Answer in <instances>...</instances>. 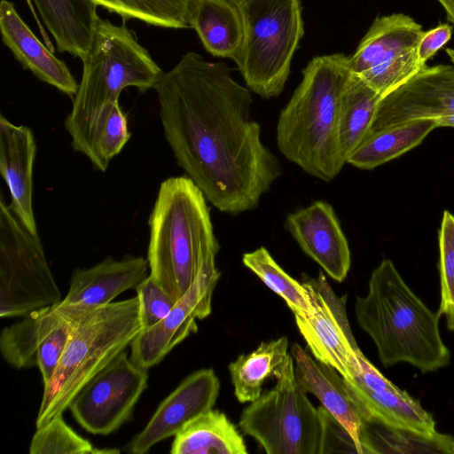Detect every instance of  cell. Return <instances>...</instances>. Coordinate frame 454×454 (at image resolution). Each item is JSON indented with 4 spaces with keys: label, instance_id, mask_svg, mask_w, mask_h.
Masks as SVG:
<instances>
[{
    "label": "cell",
    "instance_id": "obj_16",
    "mask_svg": "<svg viewBox=\"0 0 454 454\" xmlns=\"http://www.w3.org/2000/svg\"><path fill=\"white\" fill-rule=\"evenodd\" d=\"M285 228L301 250L335 281L342 282L350 269L348 240L333 207L324 200L289 213Z\"/></svg>",
    "mask_w": 454,
    "mask_h": 454
},
{
    "label": "cell",
    "instance_id": "obj_2",
    "mask_svg": "<svg viewBox=\"0 0 454 454\" xmlns=\"http://www.w3.org/2000/svg\"><path fill=\"white\" fill-rule=\"evenodd\" d=\"M277 123V145L285 158L325 182L334 179L347 163L340 145L342 95L352 74L349 57L317 56Z\"/></svg>",
    "mask_w": 454,
    "mask_h": 454
},
{
    "label": "cell",
    "instance_id": "obj_3",
    "mask_svg": "<svg viewBox=\"0 0 454 454\" xmlns=\"http://www.w3.org/2000/svg\"><path fill=\"white\" fill-rule=\"evenodd\" d=\"M355 314L385 367L407 363L427 373L450 364L441 316L411 289L391 260H382L372 270L366 294L356 298Z\"/></svg>",
    "mask_w": 454,
    "mask_h": 454
},
{
    "label": "cell",
    "instance_id": "obj_40",
    "mask_svg": "<svg viewBox=\"0 0 454 454\" xmlns=\"http://www.w3.org/2000/svg\"><path fill=\"white\" fill-rule=\"evenodd\" d=\"M453 454H454V446H453Z\"/></svg>",
    "mask_w": 454,
    "mask_h": 454
},
{
    "label": "cell",
    "instance_id": "obj_10",
    "mask_svg": "<svg viewBox=\"0 0 454 454\" xmlns=\"http://www.w3.org/2000/svg\"><path fill=\"white\" fill-rule=\"evenodd\" d=\"M147 385V370L124 350L80 389L68 409L87 432L107 435L132 418Z\"/></svg>",
    "mask_w": 454,
    "mask_h": 454
},
{
    "label": "cell",
    "instance_id": "obj_38",
    "mask_svg": "<svg viewBox=\"0 0 454 454\" xmlns=\"http://www.w3.org/2000/svg\"><path fill=\"white\" fill-rule=\"evenodd\" d=\"M437 128L438 127H453L454 128V115L443 116L434 119Z\"/></svg>",
    "mask_w": 454,
    "mask_h": 454
},
{
    "label": "cell",
    "instance_id": "obj_28",
    "mask_svg": "<svg viewBox=\"0 0 454 454\" xmlns=\"http://www.w3.org/2000/svg\"><path fill=\"white\" fill-rule=\"evenodd\" d=\"M380 99L371 86L352 73L342 95L339 124L340 145L346 161L369 133Z\"/></svg>",
    "mask_w": 454,
    "mask_h": 454
},
{
    "label": "cell",
    "instance_id": "obj_36",
    "mask_svg": "<svg viewBox=\"0 0 454 454\" xmlns=\"http://www.w3.org/2000/svg\"><path fill=\"white\" fill-rule=\"evenodd\" d=\"M451 35L452 27L448 23L439 24L423 32L417 48L418 59L421 67L427 66V62L450 41Z\"/></svg>",
    "mask_w": 454,
    "mask_h": 454
},
{
    "label": "cell",
    "instance_id": "obj_6",
    "mask_svg": "<svg viewBox=\"0 0 454 454\" xmlns=\"http://www.w3.org/2000/svg\"><path fill=\"white\" fill-rule=\"evenodd\" d=\"M82 74L65 128L73 148L82 152L101 114L119 102L121 90L154 89L163 71L123 23L98 18L90 46L82 60Z\"/></svg>",
    "mask_w": 454,
    "mask_h": 454
},
{
    "label": "cell",
    "instance_id": "obj_23",
    "mask_svg": "<svg viewBox=\"0 0 454 454\" xmlns=\"http://www.w3.org/2000/svg\"><path fill=\"white\" fill-rule=\"evenodd\" d=\"M191 27L209 53L236 61L244 35L242 16L236 4L230 0H197Z\"/></svg>",
    "mask_w": 454,
    "mask_h": 454
},
{
    "label": "cell",
    "instance_id": "obj_20",
    "mask_svg": "<svg viewBox=\"0 0 454 454\" xmlns=\"http://www.w3.org/2000/svg\"><path fill=\"white\" fill-rule=\"evenodd\" d=\"M36 144L30 128L0 115V172L11 195L10 206L33 234H38L33 210V168Z\"/></svg>",
    "mask_w": 454,
    "mask_h": 454
},
{
    "label": "cell",
    "instance_id": "obj_14",
    "mask_svg": "<svg viewBox=\"0 0 454 454\" xmlns=\"http://www.w3.org/2000/svg\"><path fill=\"white\" fill-rule=\"evenodd\" d=\"M220 276L216 267L201 273L166 317L150 328L142 329L129 346L132 362L148 370L196 333V321L211 313L212 297Z\"/></svg>",
    "mask_w": 454,
    "mask_h": 454
},
{
    "label": "cell",
    "instance_id": "obj_22",
    "mask_svg": "<svg viewBox=\"0 0 454 454\" xmlns=\"http://www.w3.org/2000/svg\"><path fill=\"white\" fill-rule=\"evenodd\" d=\"M30 2V0H27ZM57 50L82 60L87 54L99 16L91 0H33Z\"/></svg>",
    "mask_w": 454,
    "mask_h": 454
},
{
    "label": "cell",
    "instance_id": "obj_7",
    "mask_svg": "<svg viewBox=\"0 0 454 454\" xmlns=\"http://www.w3.org/2000/svg\"><path fill=\"white\" fill-rule=\"evenodd\" d=\"M244 26L236 64L248 89L263 98L286 85L304 29L300 0H243Z\"/></svg>",
    "mask_w": 454,
    "mask_h": 454
},
{
    "label": "cell",
    "instance_id": "obj_12",
    "mask_svg": "<svg viewBox=\"0 0 454 454\" xmlns=\"http://www.w3.org/2000/svg\"><path fill=\"white\" fill-rule=\"evenodd\" d=\"M0 333V352L17 370L38 366L43 386L52 379L72 332L69 316L56 305L35 310Z\"/></svg>",
    "mask_w": 454,
    "mask_h": 454
},
{
    "label": "cell",
    "instance_id": "obj_29",
    "mask_svg": "<svg viewBox=\"0 0 454 454\" xmlns=\"http://www.w3.org/2000/svg\"><path fill=\"white\" fill-rule=\"evenodd\" d=\"M121 17L166 28L191 27V16L197 0H91Z\"/></svg>",
    "mask_w": 454,
    "mask_h": 454
},
{
    "label": "cell",
    "instance_id": "obj_4",
    "mask_svg": "<svg viewBox=\"0 0 454 454\" xmlns=\"http://www.w3.org/2000/svg\"><path fill=\"white\" fill-rule=\"evenodd\" d=\"M207 201L187 176L168 177L149 216V275L176 301L201 273L216 267L220 246Z\"/></svg>",
    "mask_w": 454,
    "mask_h": 454
},
{
    "label": "cell",
    "instance_id": "obj_33",
    "mask_svg": "<svg viewBox=\"0 0 454 454\" xmlns=\"http://www.w3.org/2000/svg\"><path fill=\"white\" fill-rule=\"evenodd\" d=\"M417 48L399 51L358 75L383 98L423 68L418 59Z\"/></svg>",
    "mask_w": 454,
    "mask_h": 454
},
{
    "label": "cell",
    "instance_id": "obj_5",
    "mask_svg": "<svg viewBox=\"0 0 454 454\" xmlns=\"http://www.w3.org/2000/svg\"><path fill=\"white\" fill-rule=\"evenodd\" d=\"M57 305L69 316L72 332L52 379L43 386L36 428L63 414L80 389L142 330L137 296L97 309Z\"/></svg>",
    "mask_w": 454,
    "mask_h": 454
},
{
    "label": "cell",
    "instance_id": "obj_8",
    "mask_svg": "<svg viewBox=\"0 0 454 454\" xmlns=\"http://www.w3.org/2000/svg\"><path fill=\"white\" fill-rule=\"evenodd\" d=\"M327 417L298 385L291 357L275 387L243 410L239 426L268 454H324Z\"/></svg>",
    "mask_w": 454,
    "mask_h": 454
},
{
    "label": "cell",
    "instance_id": "obj_17",
    "mask_svg": "<svg viewBox=\"0 0 454 454\" xmlns=\"http://www.w3.org/2000/svg\"><path fill=\"white\" fill-rule=\"evenodd\" d=\"M344 381L364 422L431 440L447 435L437 432L433 416L397 386L374 390Z\"/></svg>",
    "mask_w": 454,
    "mask_h": 454
},
{
    "label": "cell",
    "instance_id": "obj_32",
    "mask_svg": "<svg viewBox=\"0 0 454 454\" xmlns=\"http://www.w3.org/2000/svg\"><path fill=\"white\" fill-rule=\"evenodd\" d=\"M117 449H98L79 435L59 414L37 427L29 445L30 454H111Z\"/></svg>",
    "mask_w": 454,
    "mask_h": 454
},
{
    "label": "cell",
    "instance_id": "obj_26",
    "mask_svg": "<svg viewBox=\"0 0 454 454\" xmlns=\"http://www.w3.org/2000/svg\"><path fill=\"white\" fill-rule=\"evenodd\" d=\"M172 454H247L242 435L225 413L209 410L200 415L175 436Z\"/></svg>",
    "mask_w": 454,
    "mask_h": 454
},
{
    "label": "cell",
    "instance_id": "obj_31",
    "mask_svg": "<svg viewBox=\"0 0 454 454\" xmlns=\"http://www.w3.org/2000/svg\"><path fill=\"white\" fill-rule=\"evenodd\" d=\"M129 137L127 116L117 102L101 114L82 153L96 169L105 172L111 160L121 153Z\"/></svg>",
    "mask_w": 454,
    "mask_h": 454
},
{
    "label": "cell",
    "instance_id": "obj_30",
    "mask_svg": "<svg viewBox=\"0 0 454 454\" xmlns=\"http://www.w3.org/2000/svg\"><path fill=\"white\" fill-rule=\"evenodd\" d=\"M243 264L254 272L271 291L282 298L295 314H308L311 302L303 283L288 275L263 247L246 253Z\"/></svg>",
    "mask_w": 454,
    "mask_h": 454
},
{
    "label": "cell",
    "instance_id": "obj_15",
    "mask_svg": "<svg viewBox=\"0 0 454 454\" xmlns=\"http://www.w3.org/2000/svg\"><path fill=\"white\" fill-rule=\"evenodd\" d=\"M220 381L212 368L187 376L158 406L144 429L129 442L134 454H144L156 443L175 436L189 422L213 409Z\"/></svg>",
    "mask_w": 454,
    "mask_h": 454
},
{
    "label": "cell",
    "instance_id": "obj_37",
    "mask_svg": "<svg viewBox=\"0 0 454 454\" xmlns=\"http://www.w3.org/2000/svg\"><path fill=\"white\" fill-rule=\"evenodd\" d=\"M444 9L449 21L454 24V0H437Z\"/></svg>",
    "mask_w": 454,
    "mask_h": 454
},
{
    "label": "cell",
    "instance_id": "obj_11",
    "mask_svg": "<svg viewBox=\"0 0 454 454\" xmlns=\"http://www.w3.org/2000/svg\"><path fill=\"white\" fill-rule=\"evenodd\" d=\"M311 311L295 314V323L311 355L334 368L344 380L355 377L364 355L348 323L344 297L335 294L322 272L303 282Z\"/></svg>",
    "mask_w": 454,
    "mask_h": 454
},
{
    "label": "cell",
    "instance_id": "obj_35",
    "mask_svg": "<svg viewBox=\"0 0 454 454\" xmlns=\"http://www.w3.org/2000/svg\"><path fill=\"white\" fill-rule=\"evenodd\" d=\"M136 291L142 329L160 322L176 302L150 275L137 286Z\"/></svg>",
    "mask_w": 454,
    "mask_h": 454
},
{
    "label": "cell",
    "instance_id": "obj_25",
    "mask_svg": "<svg viewBox=\"0 0 454 454\" xmlns=\"http://www.w3.org/2000/svg\"><path fill=\"white\" fill-rule=\"evenodd\" d=\"M288 339L281 336L262 341L254 350L243 354L229 364L234 395L239 403H252L262 394V385L278 379L292 355L288 353Z\"/></svg>",
    "mask_w": 454,
    "mask_h": 454
},
{
    "label": "cell",
    "instance_id": "obj_34",
    "mask_svg": "<svg viewBox=\"0 0 454 454\" xmlns=\"http://www.w3.org/2000/svg\"><path fill=\"white\" fill-rule=\"evenodd\" d=\"M441 300L438 313L454 332V215L444 210L438 232Z\"/></svg>",
    "mask_w": 454,
    "mask_h": 454
},
{
    "label": "cell",
    "instance_id": "obj_18",
    "mask_svg": "<svg viewBox=\"0 0 454 454\" xmlns=\"http://www.w3.org/2000/svg\"><path fill=\"white\" fill-rule=\"evenodd\" d=\"M298 385L314 395L349 434L357 453L364 454L362 438L364 421L349 395L344 379L332 366L320 362L295 343L291 348Z\"/></svg>",
    "mask_w": 454,
    "mask_h": 454
},
{
    "label": "cell",
    "instance_id": "obj_13",
    "mask_svg": "<svg viewBox=\"0 0 454 454\" xmlns=\"http://www.w3.org/2000/svg\"><path fill=\"white\" fill-rule=\"evenodd\" d=\"M445 51L450 64L424 67L380 99L369 133L414 120L454 115V49Z\"/></svg>",
    "mask_w": 454,
    "mask_h": 454
},
{
    "label": "cell",
    "instance_id": "obj_21",
    "mask_svg": "<svg viewBox=\"0 0 454 454\" xmlns=\"http://www.w3.org/2000/svg\"><path fill=\"white\" fill-rule=\"evenodd\" d=\"M0 31L4 43L24 68L59 90L75 95L78 84L66 63L35 35L9 0L0 3Z\"/></svg>",
    "mask_w": 454,
    "mask_h": 454
},
{
    "label": "cell",
    "instance_id": "obj_9",
    "mask_svg": "<svg viewBox=\"0 0 454 454\" xmlns=\"http://www.w3.org/2000/svg\"><path fill=\"white\" fill-rule=\"evenodd\" d=\"M62 301L38 234L0 198V317H24Z\"/></svg>",
    "mask_w": 454,
    "mask_h": 454
},
{
    "label": "cell",
    "instance_id": "obj_24",
    "mask_svg": "<svg viewBox=\"0 0 454 454\" xmlns=\"http://www.w3.org/2000/svg\"><path fill=\"white\" fill-rule=\"evenodd\" d=\"M423 32L420 24L403 13L377 17L349 57L352 73L359 74L399 51L418 46Z\"/></svg>",
    "mask_w": 454,
    "mask_h": 454
},
{
    "label": "cell",
    "instance_id": "obj_27",
    "mask_svg": "<svg viewBox=\"0 0 454 454\" xmlns=\"http://www.w3.org/2000/svg\"><path fill=\"white\" fill-rule=\"evenodd\" d=\"M436 128L434 119H419L368 133L347 163L373 169L416 147Z\"/></svg>",
    "mask_w": 454,
    "mask_h": 454
},
{
    "label": "cell",
    "instance_id": "obj_39",
    "mask_svg": "<svg viewBox=\"0 0 454 454\" xmlns=\"http://www.w3.org/2000/svg\"><path fill=\"white\" fill-rule=\"evenodd\" d=\"M231 2H233L234 4H239V3H241L243 0H230Z\"/></svg>",
    "mask_w": 454,
    "mask_h": 454
},
{
    "label": "cell",
    "instance_id": "obj_19",
    "mask_svg": "<svg viewBox=\"0 0 454 454\" xmlns=\"http://www.w3.org/2000/svg\"><path fill=\"white\" fill-rule=\"evenodd\" d=\"M142 256L121 260L107 257L90 268L74 270L67 295L60 303L79 309H97L113 302L119 294L136 289L148 276Z\"/></svg>",
    "mask_w": 454,
    "mask_h": 454
},
{
    "label": "cell",
    "instance_id": "obj_1",
    "mask_svg": "<svg viewBox=\"0 0 454 454\" xmlns=\"http://www.w3.org/2000/svg\"><path fill=\"white\" fill-rule=\"evenodd\" d=\"M154 90L166 140L178 166L219 211L254 210L282 175L251 118L250 90L224 63L189 51Z\"/></svg>",
    "mask_w": 454,
    "mask_h": 454
}]
</instances>
